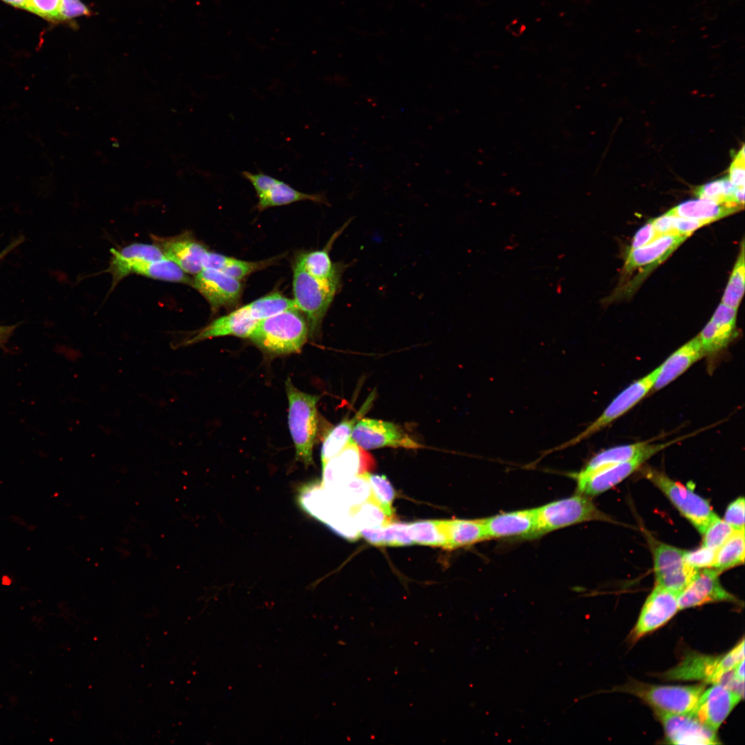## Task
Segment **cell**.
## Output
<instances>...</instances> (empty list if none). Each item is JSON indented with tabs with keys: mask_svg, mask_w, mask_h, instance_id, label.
I'll return each mask as SVG.
<instances>
[{
	"mask_svg": "<svg viewBox=\"0 0 745 745\" xmlns=\"http://www.w3.org/2000/svg\"><path fill=\"white\" fill-rule=\"evenodd\" d=\"M308 334L306 319L298 309H291L259 321L248 338L264 352L277 355L300 352Z\"/></svg>",
	"mask_w": 745,
	"mask_h": 745,
	"instance_id": "6da1fadb",
	"label": "cell"
},
{
	"mask_svg": "<svg viewBox=\"0 0 745 745\" xmlns=\"http://www.w3.org/2000/svg\"><path fill=\"white\" fill-rule=\"evenodd\" d=\"M288 401V426L295 445L296 459L307 467L313 464L312 450L317 432V404L319 395L297 389L290 377L286 381Z\"/></svg>",
	"mask_w": 745,
	"mask_h": 745,
	"instance_id": "7a4b0ae2",
	"label": "cell"
},
{
	"mask_svg": "<svg viewBox=\"0 0 745 745\" xmlns=\"http://www.w3.org/2000/svg\"><path fill=\"white\" fill-rule=\"evenodd\" d=\"M743 659L744 638L722 656L689 654L677 666L666 673L665 676L668 679L702 680L727 686L733 678L734 668Z\"/></svg>",
	"mask_w": 745,
	"mask_h": 745,
	"instance_id": "3957f363",
	"label": "cell"
},
{
	"mask_svg": "<svg viewBox=\"0 0 745 745\" xmlns=\"http://www.w3.org/2000/svg\"><path fill=\"white\" fill-rule=\"evenodd\" d=\"M339 288L315 279L306 271L300 257H297L293 265V300L305 315L310 336L319 332Z\"/></svg>",
	"mask_w": 745,
	"mask_h": 745,
	"instance_id": "277c9868",
	"label": "cell"
},
{
	"mask_svg": "<svg viewBox=\"0 0 745 745\" xmlns=\"http://www.w3.org/2000/svg\"><path fill=\"white\" fill-rule=\"evenodd\" d=\"M537 529L536 537L570 525L588 521L613 522L599 510L589 497L577 495L535 508Z\"/></svg>",
	"mask_w": 745,
	"mask_h": 745,
	"instance_id": "5b68a950",
	"label": "cell"
},
{
	"mask_svg": "<svg viewBox=\"0 0 745 745\" xmlns=\"http://www.w3.org/2000/svg\"><path fill=\"white\" fill-rule=\"evenodd\" d=\"M641 468L642 474L657 487L679 513L702 535L717 516L708 501L689 487L675 481L665 473L650 466Z\"/></svg>",
	"mask_w": 745,
	"mask_h": 745,
	"instance_id": "8992f818",
	"label": "cell"
},
{
	"mask_svg": "<svg viewBox=\"0 0 745 745\" xmlns=\"http://www.w3.org/2000/svg\"><path fill=\"white\" fill-rule=\"evenodd\" d=\"M704 689L702 684L661 686L635 682L624 688L625 691L644 700L655 712L676 715L691 714Z\"/></svg>",
	"mask_w": 745,
	"mask_h": 745,
	"instance_id": "52a82bcc",
	"label": "cell"
},
{
	"mask_svg": "<svg viewBox=\"0 0 745 745\" xmlns=\"http://www.w3.org/2000/svg\"><path fill=\"white\" fill-rule=\"evenodd\" d=\"M657 372V368L648 375L633 382L617 395L603 413L582 432L568 441L547 450V453L562 450L582 441L625 414L653 389Z\"/></svg>",
	"mask_w": 745,
	"mask_h": 745,
	"instance_id": "ba28073f",
	"label": "cell"
},
{
	"mask_svg": "<svg viewBox=\"0 0 745 745\" xmlns=\"http://www.w3.org/2000/svg\"><path fill=\"white\" fill-rule=\"evenodd\" d=\"M650 542L656 585L678 595L699 570L685 562L684 555L686 550L653 539Z\"/></svg>",
	"mask_w": 745,
	"mask_h": 745,
	"instance_id": "9c48e42d",
	"label": "cell"
},
{
	"mask_svg": "<svg viewBox=\"0 0 745 745\" xmlns=\"http://www.w3.org/2000/svg\"><path fill=\"white\" fill-rule=\"evenodd\" d=\"M351 439L364 450L383 447L417 449L422 446L399 426L389 421L364 418L355 426Z\"/></svg>",
	"mask_w": 745,
	"mask_h": 745,
	"instance_id": "30bf717a",
	"label": "cell"
},
{
	"mask_svg": "<svg viewBox=\"0 0 745 745\" xmlns=\"http://www.w3.org/2000/svg\"><path fill=\"white\" fill-rule=\"evenodd\" d=\"M375 465L373 457L350 438L346 446L323 466L321 486L330 489L351 478L369 473Z\"/></svg>",
	"mask_w": 745,
	"mask_h": 745,
	"instance_id": "8fae6325",
	"label": "cell"
},
{
	"mask_svg": "<svg viewBox=\"0 0 745 745\" xmlns=\"http://www.w3.org/2000/svg\"><path fill=\"white\" fill-rule=\"evenodd\" d=\"M241 175L253 186L258 197L257 207L260 210L301 201L326 203V199L321 194H308L297 190L284 181L261 172L252 173L243 171Z\"/></svg>",
	"mask_w": 745,
	"mask_h": 745,
	"instance_id": "7c38bea8",
	"label": "cell"
},
{
	"mask_svg": "<svg viewBox=\"0 0 745 745\" xmlns=\"http://www.w3.org/2000/svg\"><path fill=\"white\" fill-rule=\"evenodd\" d=\"M191 286L206 299L213 310L235 306L243 290L240 280L211 268H204L196 274Z\"/></svg>",
	"mask_w": 745,
	"mask_h": 745,
	"instance_id": "4fadbf2b",
	"label": "cell"
},
{
	"mask_svg": "<svg viewBox=\"0 0 745 745\" xmlns=\"http://www.w3.org/2000/svg\"><path fill=\"white\" fill-rule=\"evenodd\" d=\"M649 458L640 456L632 460L592 470L570 474L577 481V493L587 497L599 495L615 486L639 469Z\"/></svg>",
	"mask_w": 745,
	"mask_h": 745,
	"instance_id": "5bb4252c",
	"label": "cell"
},
{
	"mask_svg": "<svg viewBox=\"0 0 745 745\" xmlns=\"http://www.w3.org/2000/svg\"><path fill=\"white\" fill-rule=\"evenodd\" d=\"M719 574L714 568L699 570L677 595L679 610L713 602L738 603V599L722 586L719 579Z\"/></svg>",
	"mask_w": 745,
	"mask_h": 745,
	"instance_id": "9a60e30c",
	"label": "cell"
},
{
	"mask_svg": "<svg viewBox=\"0 0 745 745\" xmlns=\"http://www.w3.org/2000/svg\"><path fill=\"white\" fill-rule=\"evenodd\" d=\"M678 610L677 594L655 584L633 630V639L637 640L662 626Z\"/></svg>",
	"mask_w": 745,
	"mask_h": 745,
	"instance_id": "2e32d148",
	"label": "cell"
},
{
	"mask_svg": "<svg viewBox=\"0 0 745 745\" xmlns=\"http://www.w3.org/2000/svg\"><path fill=\"white\" fill-rule=\"evenodd\" d=\"M742 699L739 695L725 686L715 684L704 690L691 715L704 725L717 731Z\"/></svg>",
	"mask_w": 745,
	"mask_h": 745,
	"instance_id": "e0dca14e",
	"label": "cell"
},
{
	"mask_svg": "<svg viewBox=\"0 0 745 745\" xmlns=\"http://www.w3.org/2000/svg\"><path fill=\"white\" fill-rule=\"evenodd\" d=\"M656 714L664 727L666 738L673 744L711 745L720 742L714 731L691 714Z\"/></svg>",
	"mask_w": 745,
	"mask_h": 745,
	"instance_id": "ac0fdd59",
	"label": "cell"
},
{
	"mask_svg": "<svg viewBox=\"0 0 745 745\" xmlns=\"http://www.w3.org/2000/svg\"><path fill=\"white\" fill-rule=\"evenodd\" d=\"M164 256L177 264L187 274L196 275L203 270V260L208 248L189 232L172 237H153Z\"/></svg>",
	"mask_w": 745,
	"mask_h": 745,
	"instance_id": "d6986e66",
	"label": "cell"
},
{
	"mask_svg": "<svg viewBox=\"0 0 745 745\" xmlns=\"http://www.w3.org/2000/svg\"><path fill=\"white\" fill-rule=\"evenodd\" d=\"M488 539L536 538L537 521L535 508L502 513L484 519Z\"/></svg>",
	"mask_w": 745,
	"mask_h": 745,
	"instance_id": "ffe728a7",
	"label": "cell"
},
{
	"mask_svg": "<svg viewBox=\"0 0 745 745\" xmlns=\"http://www.w3.org/2000/svg\"><path fill=\"white\" fill-rule=\"evenodd\" d=\"M691 235H664L645 246L629 250L624 272L652 270L666 260Z\"/></svg>",
	"mask_w": 745,
	"mask_h": 745,
	"instance_id": "44dd1931",
	"label": "cell"
},
{
	"mask_svg": "<svg viewBox=\"0 0 745 745\" xmlns=\"http://www.w3.org/2000/svg\"><path fill=\"white\" fill-rule=\"evenodd\" d=\"M737 309L721 303L710 321L697 335L704 355L715 354L734 338Z\"/></svg>",
	"mask_w": 745,
	"mask_h": 745,
	"instance_id": "7402d4cb",
	"label": "cell"
},
{
	"mask_svg": "<svg viewBox=\"0 0 745 745\" xmlns=\"http://www.w3.org/2000/svg\"><path fill=\"white\" fill-rule=\"evenodd\" d=\"M259 321L253 319L245 306L212 321L185 341L186 345L224 336L248 338Z\"/></svg>",
	"mask_w": 745,
	"mask_h": 745,
	"instance_id": "603a6c76",
	"label": "cell"
},
{
	"mask_svg": "<svg viewBox=\"0 0 745 745\" xmlns=\"http://www.w3.org/2000/svg\"><path fill=\"white\" fill-rule=\"evenodd\" d=\"M687 437L688 436L685 435L662 444H651L650 440H646L610 448L597 453L582 470H592L628 461L640 456L645 455L651 457L658 452Z\"/></svg>",
	"mask_w": 745,
	"mask_h": 745,
	"instance_id": "cb8c5ba5",
	"label": "cell"
},
{
	"mask_svg": "<svg viewBox=\"0 0 745 745\" xmlns=\"http://www.w3.org/2000/svg\"><path fill=\"white\" fill-rule=\"evenodd\" d=\"M704 356L697 335L673 352L657 367L658 372L653 390L655 391L664 388Z\"/></svg>",
	"mask_w": 745,
	"mask_h": 745,
	"instance_id": "d4e9b609",
	"label": "cell"
},
{
	"mask_svg": "<svg viewBox=\"0 0 745 745\" xmlns=\"http://www.w3.org/2000/svg\"><path fill=\"white\" fill-rule=\"evenodd\" d=\"M350 221H346L332 235L323 249L304 253L299 256L306 271L315 279L326 284L341 286V278L346 266L332 263L329 252L332 244L348 226Z\"/></svg>",
	"mask_w": 745,
	"mask_h": 745,
	"instance_id": "484cf974",
	"label": "cell"
},
{
	"mask_svg": "<svg viewBox=\"0 0 745 745\" xmlns=\"http://www.w3.org/2000/svg\"><path fill=\"white\" fill-rule=\"evenodd\" d=\"M111 252L112 257L109 271L112 276L114 285L131 273V267L135 262L166 258L155 244L135 243L118 250L111 249Z\"/></svg>",
	"mask_w": 745,
	"mask_h": 745,
	"instance_id": "4316f807",
	"label": "cell"
},
{
	"mask_svg": "<svg viewBox=\"0 0 745 745\" xmlns=\"http://www.w3.org/2000/svg\"><path fill=\"white\" fill-rule=\"evenodd\" d=\"M744 206L735 203H717L708 199H697L684 201L667 211L665 215L711 223L736 213Z\"/></svg>",
	"mask_w": 745,
	"mask_h": 745,
	"instance_id": "83f0119b",
	"label": "cell"
},
{
	"mask_svg": "<svg viewBox=\"0 0 745 745\" xmlns=\"http://www.w3.org/2000/svg\"><path fill=\"white\" fill-rule=\"evenodd\" d=\"M372 402V397H370L352 418L344 419L326 435L321 450L322 466L346 446L355 426L370 409Z\"/></svg>",
	"mask_w": 745,
	"mask_h": 745,
	"instance_id": "f1b7e54d",
	"label": "cell"
},
{
	"mask_svg": "<svg viewBox=\"0 0 745 745\" xmlns=\"http://www.w3.org/2000/svg\"><path fill=\"white\" fill-rule=\"evenodd\" d=\"M446 549L468 546L487 540L484 519H447Z\"/></svg>",
	"mask_w": 745,
	"mask_h": 745,
	"instance_id": "f546056e",
	"label": "cell"
},
{
	"mask_svg": "<svg viewBox=\"0 0 745 745\" xmlns=\"http://www.w3.org/2000/svg\"><path fill=\"white\" fill-rule=\"evenodd\" d=\"M131 273H137L149 278L192 284V279L188 276L177 264L164 258L155 261H139L133 264Z\"/></svg>",
	"mask_w": 745,
	"mask_h": 745,
	"instance_id": "4dcf8cb0",
	"label": "cell"
},
{
	"mask_svg": "<svg viewBox=\"0 0 745 745\" xmlns=\"http://www.w3.org/2000/svg\"><path fill=\"white\" fill-rule=\"evenodd\" d=\"M408 530L413 544L440 546L446 549L447 519L420 520L408 523Z\"/></svg>",
	"mask_w": 745,
	"mask_h": 745,
	"instance_id": "1f68e13d",
	"label": "cell"
},
{
	"mask_svg": "<svg viewBox=\"0 0 745 745\" xmlns=\"http://www.w3.org/2000/svg\"><path fill=\"white\" fill-rule=\"evenodd\" d=\"M694 193L700 199L717 203H735L744 206V187L733 185L728 177L717 179L697 187Z\"/></svg>",
	"mask_w": 745,
	"mask_h": 745,
	"instance_id": "d6a6232c",
	"label": "cell"
},
{
	"mask_svg": "<svg viewBox=\"0 0 745 745\" xmlns=\"http://www.w3.org/2000/svg\"><path fill=\"white\" fill-rule=\"evenodd\" d=\"M369 543L377 546H403L413 544L408 530V523L393 522L378 528H363L359 530Z\"/></svg>",
	"mask_w": 745,
	"mask_h": 745,
	"instance_id": "836d02e7",
	"label": "cell"
},
{
	"mask_svg": "<svg viewBox=\"0 0 745 745\" xmlns=\"http://www.w3.org/2000/svg\"><path fill=\"white\" fill-rule=\"evenodd\" d=\"M368 473L355 476L332 488H324L340 504L350 508L364 502L369 498L370 487Z\"/></svg>",
	"mask_w": 745,
	"mask_h": 745,
	"instance_id": "e575fe53",
	"label": "cell"
},
{
	"mask_svg": "<svg viewBox=\"0 0 745 745\" xmlns=\"http://www.w3.org/2000/svg\"><path fill=\"white\" fill-rule=\"evenodd\" d=\"M744 530L734 533L716 551L713 568L719 573L744 562Z\"/></svg>",
	"mask_w": 745,
	"mask_h": 745,
	"instance_id": "d590c367",
	"label": "cell"
},
{
	"mask_svg": "<svg viewBox=\"0 0 745 745\" xmlns=\"http://www.w3.org/2000/svg\"><path fill=\"white\" fill-rule=\"evenodd\" d=\"M251 317L260 321L284 311L298 309L293 299L278 292L270 293L245 305Z\"/></svg>",
	"mask_w": 745,
	"mask_h": 745,
	"instance_id": "8d00e7d4",
	"label": "cell"
},
{
	"mask_svg": "<svg viewBox=\"0 0 745 745\" xmlns=\"http://www.w3.org/2000/svg\"><path fill=\"white\" fill-rule=\"evenodd\" d=\"M359 530L384 527L394 522L381 506L368 498L364 502L349 508Z\"/></svg>",
	"mask_w": 745,
	"mask_h": 745,
	"instance_id": "74e56055",
	"label": "cell"
},
{
	"mask_svg": "<svg viewBox=\"0 0 745 745\" xmlns=\"http://www.w3.org/2000/svg\"><path fill=\"white\" fill-rule=\"evenodd\" d=\"M650 221L659 237L691 235L695 230L711 223L707 220L676 217L665 214Z\"/></svg>",
	"mask_w": 745,
	"mask_h": 745,
	"instance_id": "f35d334b",
	"label": "cell"
},
{
	"mask_svg": "<svg viewBox=\"0 0 745 745\" xmlns=\"http://www.w3.org/2000/svg\"><path fill=\"white\" fill-rule=\"evenodd\" d=\"M744 242L742 239L741 249L726 288L722 303L738 308L744 292Z\"/></svg>",
	"mask_w": 745,
	"mask_h": 745,
	"instance_id": "ab89813d",
	"label": "cell"
},
{
	"mask_svg": "<svg viewBox=\"0 0 745 745\" xmlns=\"http://www.w3.org/2000/svg\"><path fill=\"white\" fill-rule=\"evenodd\" d=\"M368 479L370 487L369 498L379 504L388 515L394 517L392 504L395 498V490L390 481L385 475L370 473H368Z\"/></svg>",
	"mask_w": 745,
	"mask_h": 745,
	"instance_id": "60d3db41",
	"label": "cell"
},
{
	"mask_svg": "<svg viewBox=\"0 0 745 745\" xmlns=\"http://www.w3.org/2000/svg\"><path fill=\"white\" fill-rule=\"evenodd\" d=\"M276 259L272 258L258 261H250L228 257L225 265L220 271L241 281L250 274L274 264Z\"/></svg>",
	"mask_w": 745,
	"mask_h": 745,
	"instance_id": "b9f144b4",
	"label": "cell"
},
{
	"mask_svg": "<svg viewBox=\"0 0 745 745\" xmlns=\"http://www.w3.org/2000/svg\"><path fill=\"white\" fill-rule=\"evenodd\" d=\"M735 530L717 516L707 526L703 535L702 546L717 550L734 533Z\"/></svg>",
	"mask_w": 745,
	"mask_h": 745,
	"instance_id": "7bdbcfd3",
	"label": "cell"
},
{
	"mask_svg": "<svg viewBox=\"0 0 745 745\" xmlns=\"http://www.w3.org/2000/svg\"><path fill=\"white\" fill-rule=\"evenodd\" d=\"M61 0H26L25 10L46 20L60 21Z\"/></svg>",
	"mask_w": 745,
	"mask_h": 745,
	"instance_id": "ee69618b",
	"label": "cell"
},
{
	"mask_svg": "<svg viewBox=\"0 0 745 745\" xmlns=\"http://www.w3.org/2000/svg\"><path fill=\"white\" fill-rule=\"evenodd\" d=\"M716 551V550L702 546L694 550H686L684 555V561L688 566L697 570L713 568Z\"/></svg>",
	"mask_w": 745,
	"mask_h": 745,
	"instance_id": "f6af8a7d",
	"label": "cell"
},
{
	"mask_svg": "<svg viewBox=\"0 0 745 745\" xmlns=\"http://www.w3.org/2000/svg\"><path fill=\"white\" fill-rule=\"evenodd\" d=\"M744 498L740 497L727 507L724 520L735 530H744Z\"/></svg>",
	"mask_w": 745,
	"mask_h": 745,
	"instance_id": "bcb514c9",
	"label": "cell"
},
{
	"mask_svg": "<svg viewBox=\"0 0 745 745\" xmlns=\"http://www.w3.org/2000/svg\"><path fill=\"white\" fill-rule=\"evenodd\" d=\"M90 14V10L81 0H61L60 21H70L77 17Z\"/></svg>",
	"mask_w": 745,
	"mask_h": 745,
	"instance_id": "7dc6e473",
	"label": "cell"
},
{
	"mask_svg": "<svg viewBox=\"0 0 745 745\" xmlns=\"http://www.w3.org/2000/svg\"><path fill=\"white\" fill-rule=\"evenodd\" d=\"M744 146L735 157L729 168V181L737 188L744 187Z\"/></svg>",
	"mask_w": 745,
	"mask_h": 745,
	"instance_id": "c3c4849f",
	"label": "cell"
},
{
	"mask_svg": "<svg viewBox=\"0 0 745 745\" xmlns=\"http://www.w3.org/2000/svg\"><path fill=\"white\" fill-rule=\"evenodd\" d=\"M658 237H659V235L656 232L651 221H649L637 232L629 250L645 246L651 243Z\"/></svg>",
	"mask_w": 745,
	"mask_h": 745,
	"instance_id": "681fc988",
	"label": "cell"
},
{
	"mask_svg": "<svg viewBox=\"0 0 745 745\" xmlns=\"http://www.w3.org/2000/svg\"><path fill=\"white\" fill-rule=\"evenodd\" d=\"M14 326H0V345H2L6 342L11 333L12 332Z\"/></svg>",
	"mask_w": 745,
	"mask_h": 745,
	"instance_id": "f907efd6",
	"label": "cell"
},
{
	"mask_svg": "<svg viewBox=\"0 0 745 745\" xmlns=\"http://www.w3.org/2000/svg\"><path fill=\"white\" fill-rule=\"evenodd\" d=\"M733 673L737 679L744 681V659L737 664L733 669Z\"/></svg>",
	"mask_w": 745,
	"mask_h": 745,
	"instance_id": "816d5d0a",
	"label": "cell"
},
{
	"mask_svg": "<svg viewBox=\"0 0 745 745\" xmlns=\"http://www.w3.org/2000/svg\"><path fill=\"white\" fill-rule=\"evenodd\" d=\"M8 5L25 10L26 0H1Z\"/></svg>",
	"mask_w": 745,
	"mask_h": 745,
	"instance_id": "f5cc1de1",
	"label": "cell"
},
{
	"mask_svg": "<svg viewBox=\"0 0 745 745\" xmlns=\"http://www.w3.org/2000/svg\"><path fill=\"white\" fill-rule=\"evenodd\" d=\"M509 31L516 35H519L522 33L523 26L519 23L513 22L508 26Z\"/></svg>",
	"mask_w": 745,
	"mask_h": 745,
	"instance_id": "db71d44e",
	"label": "cell"
},
{
	"mask_svg": "<svg viewBox=\"0 0 745 745\" xmlns=\"http://www.w3.org/2000/svg\"><path fill=\"white\" fill-rule=\"evenodd\" d=\"M20 242H21V241H16L12 243L7 248H6L1 252H0V261L2 259H3L8 253H10L13 248H16L17 246V245Z\"/></svg>",
	"mask_w": 745,
	"mask_h": 745,
	"instance_id": "11a10c76",
	"label": "cell"
}]
</instances>
